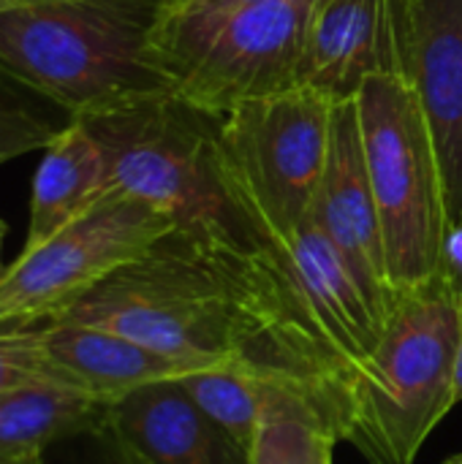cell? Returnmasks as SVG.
Instances as JSON below:
<instances>
[{
  "label": "cell",
  "instance_id": "cell-11",
  "mask_svg": "<svg viewBox=\"0 0 462 464\" xmlns=\"http://www.w3.org/2000/svg\"><path fill=\"white\" fill-rule=\"evenodd\" d=\"M278 245L310 313L329 337L354 383L384 334V315L376 310L338 247L310 215L289 237L278 239Z\"/></svg>",
  "mask_w": 462,
  "mask_h": 464
},
{
  "label": "cell",
  "instance_id": "cell-29",
  "mask_svg": "<svg viewBox=\"0 0 462 464\" xmlns=\"http://www.w3.org/2000/svg\"><path fill=\"white\" fill-rule=\"evenodd\" d=\"M444 464H462V454H455V457H449Z\"/></svg>",
  "mask_w": 462,
  "mask_h": 464
},
{
  "label": "cell",
  "instance_id": "cell-21",
  "mask_svg": "<svg viewBox=\"0 0 462 464\" xmlns=\"http://www.w3.org/2000/svg\"><path fill=\"white\" fill-rule=\"evenodd\" d=\"M38 383L68 386L60 378V372L49 364L41 348V334L35 329L0 334V400Z\"/></svg>",
  "mask_w": 462,
  "mask_h": 464
},
{
  "label": "cell",
  "instance_id": "cell-6",
  "mask_svg": "<svg viewBox=\"0 0 462 464\" xmlns=\"http://www.w3.org/2000/svg\"><path fill=\"white\" fill-rule=\"evenodd\" d=\"M335 106L300 84L218 114L231 190L261 239L278 242L310 215L329 158Z\"/></svg>",
  "mask_w": 462,
  "mask_h": 464
},
{
  "label": "cell",
  "instance_id": "cell-4",
  "mask_svg": "<svg viewBox=\"0 0 462 464\" xmlns=\"http://www.w3.org/2000/svg\"><path fill=\"white\" fill-rule=\"evenodd\" d=\"M460 324V299L438 277L398 296L346 405L343 440L370 464H414L455 408Z\"/></svg>",
  "mask_w": 462,
  "mask_h": 464
},
{
  "label": "cell",
  "instance_id": "cell-13",
  "mask_svg": "<svg viewBox=\"0 0 462 464\" xmlns=\"http://www.w3.org/2000/svg\"><path fill=\"white\" fill-rule=\"evenodd\" d=\"M378 71H392L384 0H310L302 84L340 103Z\"/></svg>",
  "mask_w": 462,
  "mask_h": 464
},
{
  "label": "cell",
  "instance_id": "cell-15",
  "mask_svg": "<svg viewBox=\"0 0 462 464\" xmlns=\"http://www.w3.org/2000/svg\"><path fill=\"white\" fill-rule=\"evenodd\" d=\"M109 190L106 160L82 120H71L44 150L33 179L30 223L22 250H33L82 218Z\"/></svg>",
  "mask_w": 462,
  "mask_h": 464
},
{
  "label": "cell",
  "instance_id": "cell-18",
  "mask_svg": "<svg viewBox=\"0 0 462 464\" xmlns=\"http://www.w3.org/2000/svg\"><path fill=\"white\" fill-rule=\"evenodd\" d=\"M270 0H161L150 35V52L163 76L177 87L180 76L196 60L212 30L237 8Z\"/></svg>",
  "mask_w": 462,
  "mask_h": 464
},
{
  "label": "cell",
  "instance_id": "cell-22",
  "mask_svg": "<svg viewBox=\"0 0 462 464\" xmlns=\"http://www.w3.org/2000/svg\"><path fill=\"white\" fill-rule=\"evenodd\" d=\"M387 5V35H389V57L392 71L408 79L411 49H414V27L422 0H384Z\"/></svg>",
  "mask_w": 462,
  "mask_h": 464
},
{
  "label": "cell",
  "instance_id": "cell-17",
  "mask_svg": "<svg viewBox=\"0 0 462 464\" xmlns=\"http://www.w3.org/2000/svg\"><path fill=\"white\" fill-rule=\"evenodd\" d=\"M338 438L300 394L270 386L251 446V464H321Z\"/></svg>",
  "mask_w": 462,
  "mask_h": 464
},
{
  "label": "cell",
  "instance_id": "cell-3",
  "mask_svg": "<svg viewBox=\"0 0 462 464\" xmlns=\"http://www.w3.org/2000/svg\"><path fill=\"white\" fill-rule=\"evenodd\" d=\"M161 0H54L0 8V68L71 117L174 90L150 52Z\"/></svg>",
  "mask_w": 462,
  "mask_h": 464
},
{
  "label": "cell",
  "instance_id": "cell-9",
  "mask_svg": "<svg viewBox=\"0 0 462 464\" xmlns=\"http://www.w3.org/2000/svg\"><path fill=\"white\" fill-rule=\"evenodd\" d=\"M310 218L338 247V253L343 256V261L349 264V269L354 272V277L387 321L389 310L395 307V294L389 285L384 237L365 166L359 114L354 98L340 101L335 106L329 158Z\"/></svg>",
  "mask_w": 462,
  "mask_h": 464
},
{
  "label": "cell",
  "instance_id": "cell-10",
  "mask_svg": "<svg viewBox=\"0 0 462 464\" xmlns=\"http://www.w3.org/2000/svg\"><path fill=\"white\" fill-rule=\"evenodd\" d=\"M408 82L436 150L449 226L462 220V0H422Z\"/></svg>",
  "mask_w": 462,
  "mask_h": 464
},
{
  "label": "cell",
  "instance_id": "cell-20",
  "mask_svg": "<svg viewBox=\"0 0 462 464\" xmlns=\"http://www.w3.org/2000/svg\"><path fill=\"white\" fill-rule=\"evenodd\" d=\"M74 117L0 68V166L46 150Z\"/></svg>",
  "mask_w": 462,
  "mask_h": 464
},
{
  "label": "cell",
  "instance_id": "cell-1",
  "mask_svg": "<svg viewBox=\"0 0 462 464\" xmlns=\"http://www.w3.org/2000/svg\"><path fill=\"white\" fill-rule=\"evenodd\" d=\"M60 324L120 334L193 370H237L289 389L343 440L351 372L278 242H204L174 228L38 329Z\"/></svg>",
  "mask_w": 462,
  "mask_h": 464
},
{
  "label": "cell",
  "instance_id": "cell-19",
  "mask_svg": "<svg viewBox=\"0 0 462 464\" xmlns=\"http://www.w3.org/2000/svg\"><path fill=\"white\" fill-rule=\"evenodd\" d=\"M177 383L234 443L251 451L261 405L272 383H264L237 370H218V367L193 370L177 378Z\"/></svg>",
  "mask_w": 462,
  "mask_h": 464
},
{
  "label": "cell",
  "instance_id": "cell-28",
  "mask_svg": "<svg viewBox=\"0 0 462 464\" xmlns=\"http://www.w3.org/2000/svg\"><path fill=\"white\" fill-rule=\"evenodd\" d=\"M332 451H335V446H332V449H327V454H324L321 464H332Z\"/></svg>",
  "mask_w": 462,
  "mask_h": 464
},
{
  "label": "cell",
  "instance_id": "cell-12",
  "mask_svg": "<svg viewBox=\"0 0 462 464\" xmlns=\"http://www.w3.org/2000/svg\"><path fill=\"white\" fill-rule=\"evenodd\" d=\"M109 435L142 464H251L177 381L142 386L112 405Z\"/></svg>",
  "mask_w": 462,
  "mask_h": 464
},
{
  "label": "cell",
  "instance_id": "cell-5",
  "mask_svg": "<svg viewBox=\"0 0 462 464\" xmlns=\"http://www.w3.org/2000/svg\"><path fill=\"white\" fill-rule=\"evenodd\" d=\"M354 101L398 302L438 277L449 231L441 171L422 103L406 76L370 73Z\"/></svg>",
  "mask_w": 462,
  "mask_h": 464
},
{
  "label": "cell",
  "instance_id": "cell-8",
  "mask_svg": "<svg viewBox=\"0 0 462 464\" xmlns=\"http://www.w3.org/2000/svg\"><path fill=\"white\" fill-rule=\"evenodd\" d=\"M310 0H270L218 22L177 92L210 114L302 84L305 22Z\"/></svg>",
  "mask_w": 462,
  "mask_h": 464
},
{
  "label": "cell",
  "instance_id": "cell-7",
  "mask_svg": "<svg viewBox=\"0 0 462 464\" xmlns=\"http://www.w3.org/2000/svg\"><path fill=\"white\" fill-rule=\"evenodd\" d=\"M174 228L163 209L109 188L82 218L0 272V334L38 329Z\"/></svg>",
  "mask_w": 462,
  "mask_h": 464
},
{
  "label": "cell",
  "instance_id": "cell-23",
  "mask_svg": "<svg viewBox=\"0 0 462 464\" xmlns=\"http://www.w3.org/2000/svg\"><path fill=\"white\" fill-rule=\"evenodd\" d=\"M438 280H444L455 291V296L460 299L462 307V220L455 223V226H449V231H447Z\"/></svg>",
  "mask_w": 462,
  "mask_h": 464
},
{
  "label": "cell",
  "instance_id": "cell-16",
  "mask_svg": "<svg viewBox=\"0 0 462 464\" xmlns=\"http://www.w3.org/2000/svg\"><path fill=\"white\" fill-rule=\"evenodd\" d=\"M109 400L60 383H38L0 400V454L41 457L54 440L109 430Z\"/></svg>",
  "mask_w": 462,
  "mask_h": 464
},
{
  "label": "cell",
  "instance_id": "cell-25",
  "mask_svg": "<svg viewBox=\"0 0 462 464\" xmlns=\"http://www.w3.org/2000/svg\"><path fill=\"white\" fill-rule=\"evenodd\" d=\"M0 464H44L41 457H3L0 454Z\"/></svg>",
  "mask_w": 462,
  "mask_h": 464
},
{
  "label": "cell",
  "instance_id": "cell-27",
  "mask_svg": "<svg viewBox=\"0 0 462 464\" xmlns=\"http://www.w3.org/2000/svg\"><path fill=\"white\" fill-rule=\"evenodd\" d=\"M5 234H8V226H5V220L0 218V250H3V239H5ZM3 272V269H0Z\"/></svg>",
  "mask_w": 462,
  "mask_h": 464
},
{
  "label": "cell",
  "instance_id": "cell-14",
  "mask_svg": "<svg viewBox=\"0 0 462 464\" xmlns=\"http://www.w3.org/2000/svg\"><path fill=\"white\" fill-rule=\"evenodd\" d=\"M38 334L49 364L68 386L109 402L123 400L142 386L177 381L193 372V367L182 362L93 326L60 324L38 329Z\"/></svg>",
  "mask_w": 462,
  "mask_h": 464
},
{
  "label": "cell",
  "instance_id": "cell-24",
  "mask_svg": "<svg viewBox=\"0 0 462 464\" xmlns=\"http://www.w3.org/2000/svg\"><path fill=\"white\" fill-rule=\"evenodd\" d=\"M455 405L462 402V324H460V343H457V362H455V389H452Z\"/></svg>",
  "mask_w": 462,
  "mask_h": 464
},
{
  "label": "cell",
  "instance_id": "cell-26",
  "mask_svg": "<svg viewBox=\"0 0 462 464\" xmlns=\"http://www.w3.org/2000/svg\"><path fill=\"white\" fill-rule=\"evenodd\" d=\"M35 3H54V0H0V8H14V5H35Z\"/></svg>",
  "mask_w": 462,
  "mask_h": 464
},
{
  "label": "cell",
  "instance_id": "cell-2",
  "mask_svg": "<svg viewBox=\"0 0 462 464\" xmlns=\"http://www.w3.org/2000/svg\"><path fill=\"white\" fill-rule=\"evenodd\" d=\"M98 141L109 188L163 209L177 231L204 242H267L231 190L218 114L177 90L136 95L112 109L76 117Z\"/></svg>",
  "mask_w": 462,
  "mask_h": 464
}]
</instances>
